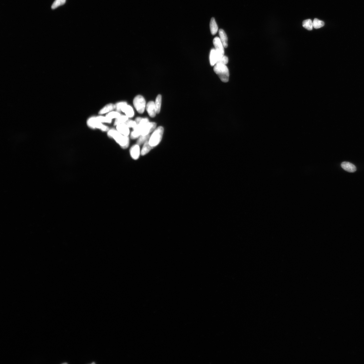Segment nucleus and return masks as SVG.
Masks as SVG:
<instances>
[{
	"label": "nucleus",
	"mask_w": 364,
	"mask_h": 364,
	"mask_svg": "<svg viewBox=\"0 0 364 364\" xmlns=\"http://www.w3.org/2000/svg\"><path fill=\"white\" fill-rule=\"evenodd\" d=\"M146 101L143 96L138 95L133 100V104L136 109L140 114L144 112L146 108Z\"/></svg>",
	"instance_id": "nucleus-4"
},
{
	"label": "nucleus",
	"mask_w": 364,
	"mask_h": 364,
	"mask_svg": "<svg viewBox=\"0 0 364 364\" xmlns=\"http://www.w3.org/2000/svg\"><path fill=\"white\" fill-rule=\"evenodd\" d=\"M228 62V58L226 56H218L217 64H222L226 65Z\"/></svg>",
	"instance_id": "nucleus-23"
},
{
	"label": "nucleus",
	"mask_w": 364,
	"mask_h": 364,
	"mask_svg": "<svg viewBox=\"0 0 364 364\" xmlns=\"http://www.w3.org/2000/svg\"><path fill=\"white\" fill-rule=\"evenodd\" d=\"M128 120V117L126 115H121L120 117L116 118L114 125L116 126L121 124L125 123Z\"/></svg>",
	"instance_id": "nucleus-18"
},
{
	"label": "nucleus",
	"mask_w": 364,
	"mask_h": 364,
	"mask_svg": "<svg viewBox=\"0 0 364 364\" xmlns=\"http://www.w3.org/2000/svg\"><path fill=\"white\" fill-rule=\"evenodd\" d=\"M146 109L150 117L153 118L155 117L157 112L154 101H149L146 106Z\"/></svg>",
	"instance_id": "nucleus-8"
},
{
	"label": "nucleus",
	"mask_w": 364,
	"mask_h": 364,
	"mask_svg": "<svg viewBox=\"0 0 364 364\" xmlns=\"http://www.w3.org/2000/svg\"><path fill=\"white\" fill-rule=\"evenodd\" d=\"M125 124L127 125L129 128H133L136 127V126L137 125V123H136L135 121L132 120H128L127 121H126Z\"/></svg>",
	"instance_id": "nucleus-29"
},
{
	"label": "nucleus",
	"mask_w": 364,
	"mask_h": 364,
	"mask_svg": "<svg viewBox=\"0 0 364 364\" xmlns=\"http://www.w3.org/2000/svg\"><path fill=\"white\" fill-rule=\"evenodd\" d=\"M130 153L131 157L133 159H138L141 154L139 145L137 144L133 145L131 148Z\"/></svg>",
	"instance_id": "nucleus-9"
},
{
	"label": "nucleus",
	"mask_w": 364,
	"mask_h": 364,
	"mask_svg": "<svg viewBox=\"0 0 364 364\" xmlns=\"http://www.w3.org/2000/svg\"><path fill=\"white\" fill-rule=\"evenodd\" d=\"M210 28L212 35H215L218 31V27L214 18H212L210 20Z\"/></svg>",
	"instance_id": "nucleus-15"
},
{
	"label": "nucleus",
	"mask_w": 364,
	"mask_h": 364,
	"mask_svg": "<svg viewBox=\"0 0 364 364\" xmlns=\"http://www.w3.org/2000/svg\"><path fill=\"white\" fill-rule=\"evenodd\" d=\"M107 135L109 137L114 139L123 149H126L128 147L130 140L128 136H124L114 129L109 130Z\"/></svg>",
	"instance_id": "nucleus-1"
},
{
	"label": "nucleus",
	"mask_w": 364,
	"mask_h": 364,
	"mask_svg": "<svg viewBox=\"0 0 364 364\" xmlns=\"http://www.w3.org/2000/svg\"><path fill=\"white\" fill-rule=\"evenodd\" d=\"M303 26L308 30L311 31L313 28V22L310 19L306 20L303 22Z\"/></svg>",
	"instance_id": "nucleus-19"
},
{
	"label": "nucleus",
	"mask_w": 364,
	"mask_h": 364,
	"mask_svg": "<svg viewBox=\"0 0 364 364\" xmlns=\"http://www.w3.org/2000/svg\"><path fill=\"white\" fill-rule=\"evenodd\" d=\"M164 132V128L161 126L156 128L148 141L150 144L154 147L159 144L162 139Z\"/></svg>",
	"instance_id": "nucleus-3"
},
{
	"label": "nucleus",
	"mask_w": 364,
	"mask_h": 364,
	"mask_svg": "<svg viewBox=\"0 0 364 364\" xmlns=\"http://www.w3.org/2000/svg\"><path fill=\"white\" fill-rule=\"evenodd\" d=\"M141 134L140 132L137 130H133V131L131 133V139H135L140 137Z\"/></svg>",
	"instance_id": "nucleus-28"
},
{
	"label": "nucleus",
	"mask_w": 364,
	"mask_h": 364,
	"mask_svg": "<svg viewBox=\"0 0 364 364\" xmlns=\"http://www.w3.org/2000/svg\"><path fill=\"white\" fill-rule=\"evenodd\" d=\"M150 136V134L145 136H141L137 142V144L140 145L149 141Z\"/></svg>",
	"instance_id": "nucleus-21"
},
{
	"label": "nucleus",
	"mask_w": 364,
	"mask_h": 364,
	"mask_svg": "<svg viewBox=\"0 0 364 364\" xmlns=\"http://www.w3.org/2000/svg\"><path fill=\"white\" fill-rule=\"evenodd\" d=\"M313 28L315 29L320 28L324 26V22L323 21L319 20L318 19L315 18L313 22Z\"/></svg>",
	"instance_id": "nucleus-22"
},
{
	"label": "nucleus",
	"mask_w": 364,
	"mask_h": 364,
	"mask_svg": "<svg viewBox=\"0 0 364 364\" xmlns=\"http://www.w3.org/2000/svg\"><path fill=\"white\" fill-rule=\"evenodd\" d=\"M128 105L127 103L125 101H122V102H118L116 103L115 105V109L119 112L121 111V110L125 106Z\"/></svg>",
	"instance_id": "nucleus-26"
},
{
	"label": "nucleus",
	"mask_w": 364,
	"mask_h": 364,
	"mask_svg": "<svg viewBox=\"0 0 364 364\" xmlns=\"http://www.w3.org/2000/svg\"><path fill=\"white\" fill-rule=\"evenodd\" d=\"M341 166L343 169L348 172L353 173L355 172L356 170L355 166L349 162H343L341 163Z\"/></svg>",
	"instance_id": "nucleus-11"
},
{
	"label": "nucleus",
	"mask_w": 364,
	"mask_h": 364,
	"mask_svg": "<svg viewBox=\"0 0 364 364\" xmlns=\"http://www.w3.org/2000/svg\"><path fill=\"white\" fill-rule=\"evenodd\" d=\"M121 111L125 113V115L128 118H132L134 115V112L133 109L130 105H128L124 107Z\"/></svg>",
	"instance_id": "nucleus-13"
},
{
	"label": "nucleus",
	"mask_w": 364,
	"mask_h": 364,
	"mask_svg": "<svg viewBox=\"0 0 364 364\" xmlns=\"http://www.w3.org/2000/svg\"><path fill=\"white\" fill-rule=\"evenodd\" d=\"M88 127L91 128L95 129L98 128L104 132L109 130V128L102 123L99 122L96 119V117H92L88 119L87 122Z\"/></svg>",
	"instance_id": "nucleus-5"
},
{
	"label": "nucleus",
	"mask_w": 364,
	"mask_h": 364,
	"mask_svg": "<svg viewBox=\"0 0 364 364\" xmlns=\"http://www.w3.org/2000/svg\"><path fill=\"white\" fill-rule=\"evenodd\" d=\"M66 2V0H55L52 5L51 8L53 9L57 8L58 7L65 4Z\"/></svg>",
	"instance_id": "nucleus-24"
},
{
	"label": "nucleus",
	"mask_w": 364,
	"mask_h": 364,
	"mask_svg": "<svg viewBox=\"0 0 364 364\" xmlns=\"http://www.w3.org/2000/svg\"><path fill=\"white\" fill-rule=\"evenodd\" d=\"M217 59V54L215 49H212L210 51L209 60L210 65L213 66L216 64Z\"/></svg>",
	"instance_id": "nucleus-12"
},
{
	"label": "nucleus",
	"mask_w": 364,
	"mask_h": 364,
	"mask_svg": "<svg viewBox=\"0 0 364 364\" xmlns=\"http://www.w3.org/2000/svg\"><path fill=\"white\" fill-rule=\"evenodd\" d=\"M157 124L154 122H149L144 125L139 130L141 136L150 134L154 131L156 128Z\"/></svg>",
	"instance_id": "nucleus-6"
},
{
	"label": "nucleus",
	"mask_w": 364,
	"mask_h": 364,
	"mask_svg": "<svg viewBox=\"0 0 364 364\" xmlns=\"http://www.w3.org/2000/svg\"><path fill=\"white\" fill-rule=\"evenodd\" d=\"M121 115L120 113L117 111H112L110 112L106 115V117L112 120L113 118H116Z\"/></svg>",
	"instance_id": "nucleus-25"
},
{
	"label": "nucleus",
	"mask_w": 364,
	"mask_h": 364,
	"mask_svg": "<svg viewBox=\"0 0 364 364\" xmlns=\"http://www.w3.org/2000/svg\"><path fill=\"white\" fill-rule=\"evenodd\" d=\"M116 129L118 132L124 136H128L130 134L129 128L125 123L116 125Z\"/></svg>",
	"instance_id": "nucleus-10"
},
{
	"label": "nucleus",
	"mask_w": 364,
	"mask_h": 364,
	"mask_svg": "<svg viewBox=\"0 0 364 364\" xmlns=\"http://www.w3.org/2000/svg\"><path fill=\"white\" fill-rule=\"evenodd\" d=\"M161 103L162 96L160 95H158L156 98L155 102L157 112L158 114L160 113V112Z\"/></svg>",
	"instance_id": "nucleus-20"
},
{
	"label": "nucleus",
	"mask_w": 364,
	"mask_h": 364,
	"mask_svg": "<svg viewBox=\"0 0 364 364\" xmlns=\"http://www.w3.org/2000/svg\"><path fill=\"white\" fill-rule=\"evenodd\" d=\"M96 118L99 122L101 123H111L112 122V120L106 117V116L104 117V116H99L96 117Z\"/></svg>",
	"instance_id": "nucleus-27"
},
{
	"label": "nucleus",
	"mask_w": 364,
	"mask_h": 364,
	"mask_svg": "<svg viewBox=\"0 0 364 364\" xmlns=\"http://www.w3.org/2000/svg\"><path fill=\"white\" fill-rule=\"evenodd\" d=\"M214 70L223 82L226 83L228 82L229 72L228 69L226 65L217 64L214 67Z\"/></svg>",
	"instance_id": "nucleus-2"
},
{
	"label": "nucleus",
	"mask_w": 364,
	"mask_h": 364,
	"mask_svg": "<svg viewBox=\"0 0 364 364\" xmlns=\"http://www.w3.org/2000/svg\"><path fill=\"white\" fill-rule=\"evenodd\" d=\"M213 42L217 55L221 56L224 55L225 48L219 37H215Z\"/></svg>",
	"instance_id": "nucleus-7"
},
{
	"label": "nucleus",
	"mask_w": 364,
	"mask_h": 364,
	"mask_svg": "<svg viewBox=\"0 0 364 364\" xmlns=\"http://www.w3.org/2000/svg\"><path fill=\"white\" fill-rule=\"evenodd\" d=\"M219 34L220 39L223 45L225 48H227L228 46V38L226 33L222 29H220L219 30Z\"/></svg>",
	"instance_id": "nucleus-14"
},
{
	"label": "nucleus",
	"mask_w": 364,
	"mask_h": 364,
	"mask_svg": "<svg viewBox=\"0 0 364 364\" xmlns=\"http://www.w3.org/2000/svg\"><path fill=\"white\" fill-rule=\"evenodd\" d=\"M115 109V105L113 104H109L106 105L104 107H103L101 109L98 113L100 115L104 114L110 112L111 111Z\"/></svg>",
	"instance_id": "nucleus-16"
},
{
	"label": "nucleus",
	"mask_w": 364,
	"mask_h": 364,
	"mask_svg": "<svg viewBox=\"0 0 364 364\" xmlns=\"http://www.w3.org/2000/svg\"><path fill=\"white\" fill-rule=\"evenodd\" d=\"M153 147L150 144L148 141L146 142L144 144L142 149L141 150V155L143 156L147 155L152 149Z\"/></svg>",
	"instance_id": "nucleus-17"
}]
</instances>
